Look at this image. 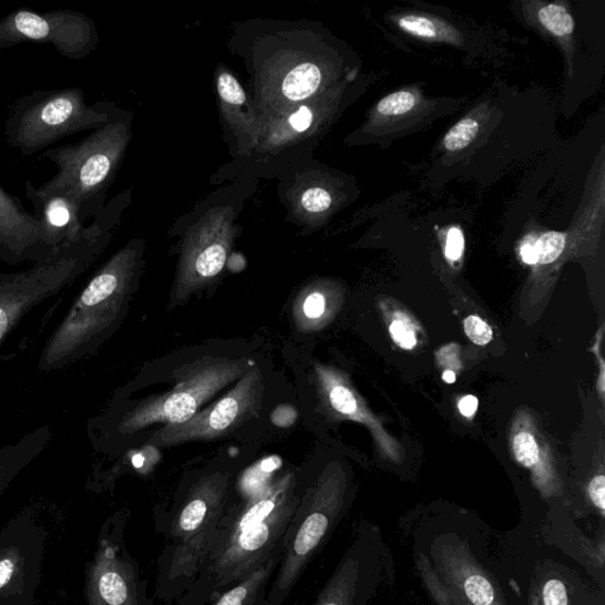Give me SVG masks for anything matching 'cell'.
Segmentation results:
<instances>
[{"label":"cell","instance_id":"obj_13","mask_svg":"<svg viewBox=\"0 0 605 605\" xmlns=\"http://www.w3.org/2000/svg\"><path fill=\"white\" fill-rule=\"evenodd\" d=\"M51 43L69 60H82L98 48L95 22L71 10L42 13L17 9L0 20V50L23 43Z\"/></svg>","mask_w":605,"mask_h":605},{"label":"cell","instance_id":"obj_21","mask_svg":"<svg viewBox=\"0 0 605 605\" xmlns=\"http://www.w3.org/2000/svg\"><path fill=\"white\" fill-rule=\"evenodd\" d=\"M283 547L266 561L255 573L227 589L207 605H270L268 588L280 563Z\"/></svg>","mask_w":605,"mask_h":605},{"label":"cell","instance_id":"obj_4","mask_svg":"<svg viewBox=\"0 0 605 605\" xmlns=\"http://www.w3.org/2000/svg\"><path fill=\"white\" fill-rule=\"evenodd\" d=\"M144 238H133L106 260L86 283L38 362L42 372L65 369L89 358L109 340L126 314L146 252Z\"/></svg>","mask_w":605,"mask_h":605},{"label":"cell","instance_id":"obj_35","mask_svg":"<svg viewBox=\"0 0 605 605\" xmlns=\"http://www.w3.org/2000/svg\"><path fill=\"white\" fill-rule=\"evenodd\" d=\"M465 238L462 235V230L459 227H452L449 230L447 248H444V254L451 262L460 259L462 253H464Z\"/></svg>","mask_w":605,"mask_h":605},{"label":"cell","instance_id":"obj_9","mask_svg":"<svg viewBox=\"0 0 605 605\" xmlns=\"http://www.w3.org/2000/svg\"><path fill=\"white\" fill-rule=\"evenodd\" d=\"M132 112L117 109L111 120L76 145L51 148L42 153L58 167V174L41 186L61 191L78 201L84 222L94 219L106 205L133 137Z\"/></svg>","mask_w":605,"mask_h":605},{"label":"cell","instance_id":"obj_38","mask_svg":"<svg viewBox=\"0 0 605 605\" xmlns=\"http://www.w3.org/2000/svg\"><path fill=\"white\" fill-rule=\"evenodd\" d=\"M478 409V399L473 396H468L459 402V411L462 416L471 418Z\"/></svg>","mask_w":605,"mask_h":605},{"label":"cell","instance_id":"obj_5","mask_svg":"<svg viewBox=\"0 0 605 605\" xmlns=\"http://www.w3.org/2000/svg\"><path fill=\"white\" fill-rule=\"evenodd\" d=\"M258 183L253 177L229 182L209 193L174 223L170 236L181 240L172 306L181 305L222 275L243 230L239 218L245 203L252 198Z\"/></svg>","mask_w":605,"mask_h":605},{"label":"cell","instance_id":"obj_32","mask_svg":"<svg viewBox=\"0 0 605 605\" xmlns=\"http://www.w3.org/2000/svg\"><path fill=\"white\" fill-rule=\"evenodd\" d=\"M465 332L470 340L478 346H486L492 341L493 334L484 320L478 316H470L465 320Z\"/></svg>","mask_w":605,"mask_h":605},{"label":"cell","instance_id":"obj_33","mask_svg":"<svg viewBox=\"0 0 605 605\" xmlns=\"http://www.w3.org/2000/svg\"><path fill=\"white\" fill-rule=\"evenodd\" d=\"M390 335L393 337V340L403 349H412L417 345V337L408 324L403 319H396L393 324L390 325Z\"/></svg>","mask_w":605,"mask_h":605},{"label":"cell","instance_id":"obj_11","mask_svg":"<svg viewBox=\"0 0 605 605\" xmlns=\"http://www.w3.org/2000/svg\"><path fill=\"white\" fill-rule=\"evenodd\" d=\"M298 503L284 540L280 563L270 585V605H283L329 540L343 511V488L330 470L301 485L297 478Z\"/></svg>","mask_w":605,"mask_h":605},{"label":"cell","instance_id":"obj_23","mask_svg":"<svg viewBox=\"0 0 605 605\" xmlns=\"http://www.w3.org/2000/svg\"><path fill=\"white\" fill-rule=\"evenodd\" d=\"M328 298L324 288L309 284L297 297L294 306V317L297 327L302 331H312L322 325L327 317Z\"/></svg>","mask_w":605,"mask_h":605},{"label":"cell","instance_id":"obj_27","mask_svg":"<svg viewBox=\"0 0 605 605\" xmlns=\"http://www.w3.org/2000/svg\"><path fill=\"white\" fill-rule=\"evenodd\" d=\"M418 98L408 91H400L383 98L377 105L376 113L381 117L404 115L414 110Z\"/></svg>","mask_w":605,"mask_h":605},{"label":"cell","instance_id":"obj_15","mask_svg":"<svg viewBox=\"0 0 605 605\" xmlns=\"http://www.w3.org/2000/svg\"><path fill=\"white\" fill-rule=\"evenodd\" d=\"M278 199L301 235L322 228L346 201L345 181L315 157L281 173Z\"/></svg>","mask_w":605,"mask_h":605},{"label":"cell","instance_id":"obj_29","mask_svg":"<svg viewBox=\"0 0 605 605\" xmlns=\"http://www.w3.org/2000/svg\"><path fill=\"white\" fill-rule=\"evenodd\" d=\"M535 243L539 263L551 264L557 260L564 252L566 245V235L562 233H550L541 236Z\"/></svg>","mask_w":605,"mask_h":605},{"label":"cell","instance_id":"obj_26","mask_svg":"<svg viewBox=\"0 0 605 605\" xmlns=\"http://www.w3.org/2000/svg\"><path fill=\"white\" fill-rule=\"evenodd\" d=\"M479 122L473 117L459 121L443 139V146L449 152H459L472 144L479 133Z\"/></svg>","mask_w":605,"mask_h":605},{"label":"cell","instance_id":"obj_31","mask_svg":"<svg viewBox=\"0 0 605 605\" xmlns=\"http://www.w3.org/2000/svg\"><path fill=\"white\" fill-rule=\"evenodd\" d=\"M465 592L474 605H490L494 598L493 586L483 576H471L465 583Z\"/></svg>","mask_w":605,"mask_h":605},{"label":"cell","instance_id":"obj_18","mask_svg":"<svg viewBox=\"0 0 605 605\" xmlns=\"http://www.w3.org/2000/svg\"><path fill=\"white\" fill-rule=\"evenodd\" d=\"M53 257L43 242L40 223L20 198L0 186V260L10 266L35 265Z\"/></svg>","mask_w":605,"mask_h":605},{"label":"cell","instance_id":"obj_7","mask_svg":"<svg viewBox=\"0 0 605 605\" xmlns=\"http://www.w3.org/2000/svg\"><path fill=\"white\" fill-rule=\"evenodd\" d=\"M350 79L299 104L289 113L262 121L260 137L253 154L243 162L223 165L211 177V183L218 185L239 177L271 180L312 158L319 142L345 110Z\"/></svg>","mask_w":605,"mask_h":605},{"label":"cell","instance_id":"obj_37","mask_svg":"<svg viewBox=\"0 0 605 605\" xmlns=\"http://www.w3.org/2000/svg\"><path fill=\"white\" fill-rule=\"evenodd\" d=\"M297 413L294 408L289 406H283L276 409L273 421L277 425L288 427L295 422Z\"/></svg>","mask_w":605,"mask_h":605},{"label":"cell","instance_id":"obj_14","mask_svg":"<svg viewBox=\"0 0 605 605\" xmlns=\"http://www.w3.org/2000/svg\"><path fill=\"white\" fill-rule=\"evenodd\" d=\"M264 377L256 366L217 403L183 423L166 424L148 440L153 447H174L192 441L215 440L257 418L264 397Z\"/></svg>","mask_w":605,"mask_h":605},{"label":"cell","instance_id":"obj_20","mask_svg":"<svg viewBox=\"0 0 605 605\" xmlns=\"http://www.w3.org/2000/svg\"><path fill=\"white\" fill-rule=\"evenodd\" d=\"M51 439V427L44 424L14 443L0 448V496L10 488L13 480L48 449Z\"/></svg>","mask_w":605,"mask_h":605},{"label":"cell","instance_id":"obj_10","mask_svg":"<svg viewBox=\"0 0 605 605\" xmlns=\"http://www.w3.org/2000/svg\"><path fill=\"white\" fill-rule=\"evenodd\" d=\"M117 109L114 102L89 104L76 86L33 92L13 103L6 122L7 141L30 156L66 136L102 127Z\"/></svg>","mask_w":605,"mask_h":605},{"label":"cell","instance_id":"obj_17","mask_svg":"<svg viewBox=\"0 0 605 605\" xmlns=\"http://www.w3.org/2000/svg\"><path fill=\"white\" fill-rule=\"evenodd\" d=\"M215 86L224 136L233 163L243 162L258 145L262 122L235 71L221 63L215 71Z\"/></svg>","mask_w":605,"mask_h":605},{"label":"cell","instance_id":"obj_25","mask_svg":"<svg viewBox=\"0 0 605 605\" xmlns=\"http://www.w3.org/2000/svg\"><path fill=\"white\" fill-rule=\"evenodd\" d=\"M281 465V460L278 457L266 458L258 462L253 469L248 470L244 475L245 495H250L263 491L266 486L273 483V474Z\"/></svg>","mask_w":605,"mask_h":605},{"label":"cell","instance_id":"obj_1","mask_svg":"<svg viewBox=\"0 0 605 605\" xmlns=\"http://www.w3.org/2000/svg\"><path fill=\"white\" fill-rule=\"evenodd\" d=\"M227 49L243 62L260 122L289 113L350 78L329 31L309 20L255 18L230 27Z\"/></svg>","mask_w":605,"mask_h":605},{"label":"cell","instance_id":"obj_16","mask_svg":"<svg viewBox=\"0 0 605 605\" xmlns=\"http://www.w3.org/2000/svg\"><path fill=\"white\" fill-rule=\"evenodd\" d=\"M45 543V531L25 515L0 532V605H33Z\"/></svg>","mask_w":605,"mask_h":605},{"label":"cell","instance_id":"obj_40","mask_svg":"<svg viewBox=\"0 0 605 605\" xmlns=\"http://www.w3.org/2000/svg\"><path fill=\"white\" fill-rule=\"evenodd\" d=\"M442 379L447 381L448 383H453L455 381V373L451 370L444 371Z\"/></svg>","mask_w":605,"mask_h":605},{"label":"cell","instance_id":"obj_34","mask_svg":"<svg viewBox=\"0 0 605 605\" xmlns=\"http://www.w3.org/2000/svg\"><path fill=\"white\" fill-rule=\"evenodd\" d=\"M545 605H567V594L565 585L558 580H551L544 586Z\"/></svg>","mask_w":605,"mask_h":605},{"label":"cell","instance_id":"obj_22","mask_svg":"<svg viewBox=\"0 0 605 605\" xmlns=\"http://www.w3.org/2000/svg\"><path fill=\"white\" fill-rule=\"evenodd\" d=\"M360 567L358 557L349 553L312 605H356L359 596Z\"/></svg>","mask_w":605,"mask_h":605},{"label":"cell","instance_id":"obj_28","mask_svg":"<svg viewBox=\"0 0 605 605\" xmlns=\"http://www.w3.org/2000/svg\"><path fill=\"white\" fill-rule=\"evenodd\" d=\"M399 27L404 32L423 40H439L443 38L442 29L430 18L408 14L399 18Z\"/></svg>","mask_w":605,"mask_h":605},{"label":"cell","instance_id":"obj_24","mask_svg":"<svg viewBox=\"0 0 605 605\" xmlns=\"http://www.w3.org/2000/svg\"><path fill=\"white\" fill-rule=\"evenodd\" d=\"M539 21L555 38H571L575 30V21L571 12L561 4H546L540 8Z\"/></svg>","mask_w":605,"mask_h":605},{"label":"cell","instance_id":"obj_8","mask_svg":"<svg viewBox=\"0 0 605 605\" xmlns=\"http://www.w3.org/2000/svg\"><path fill=\"white\" fill-rule=\"evenodd\" d=\"M256 366L252 359H199L184 367L165 393L141 401L120 416L89 420V438L96 449H101L119 437H131L154 423L186 422L199 412L205 402L228 384L239 381Z\"/></svg>","mask_w":605,"mask_h":605},{"label":"cell","instance_id":"obj_30","mask_svg":"<svg viewBox=\"0 0 605 605\" xmlns=\"http://www.w3.org/2000/svg\"><path fill=\"white\" fill-rule=\"evenodd\" d=\"M513 451L515 458L525 468H532L537 464L540 458L539 444L530 433H520L513 440Z\"/></svg>","mask_w":605,"mask_h":605},{"label":"cell","instance_id":"obj_36","mask_svg":"<svg viewBox=\"0 0 605 605\" xmlns=\"http://www.w3.org/2000/svg\"><path fill=\"white\" fill-rule=\"evenodd\" d=\"M589 494L593 503L601 510H605V478L598 475L593 479L589 485Z\"/></svg>","mask_w":605,"mask_h":605},{"label":"cell","instance_id":"obj_3","mask_svg":"<svg viewBox=\"0 0 605 605\" xmlns=\"http://www.w3.org/2000/svg\"><path fill=\"white\" fill-rule=\"evenodd\" d=\"M233 474L227 470L194 476L176 493L168 511H158L155 531L165 545L156 562L155 596L180 599L191 588L215 543L229 505Z\"/></svg>","mask_w":605,"mask_h":605},{"label":"cell","instance_id":"obj_12","mask_svg":"<svg viewBox=\"0 0 605 605\" xmlns=\"http://www.w3.org/2000/svg\"><path fill=\"white\" fill-rule=\"evenodd\" d=\"M129 511H120L101 527L94 560L88 566L86 605H154L148 581L127 548Z\"/></svg>","mask_w":605,"mask_h":605},{"label":"cell","instance_id":"obj_39","mask_svg":"<svg viewBox=\"0 0 605 605\" xmlns=\"http://www.w3.org/2000/svg\"><path fill=\"white\" fill-rule=\"evenodd\" d=\"M521 255L524 263L529 265H535L539 263V256L535 247V243H524L521 248Z\"/></svg>","mask_w":605,"mask_h":605},{"label":"cell","instance_id":"obj_2","mask_svg":"<svg viewBox=\"0 0 605 605\" xmlns=\"http://www.w3.org/2000/svg\"><path fill=\"white\" fill-rule=\"evenodd\" d=\"M228 505L197 580L176 605H207L250 576L284 545L298 503L297 476L288 472L263 491Z\"/></svg>","mask_w":605,"mask_h":605},{"label":"cell","instance_id":"obj_6","mask_svg":"<svg viewBox=\"0 0 605 605\" xmlns=\"http://www.w3.org/2000/svg\"><path fill=\"white\" fill-rule=\"evenodd\" d=\"M133 188L106 203L81 236L52 259L30 269L0 275V347L35 307L74 284L109 247L132 204Z\"/></svg>","mask_w":605,"mask_h":605},{"label":"cell","instance_id":"obj_19","mask_svg":"<svg viewBox=\"0 0 605 605\" xmlns=\"http://www.w3.org/2000/svg\"><path fill=\"white\" fill-rule=\"evenodd\" d=\"M27 198L33 206L35 221L40 223L43 242L52 256L74 243L85 227L80 204L61 191H45L25 183Z\"/></svg>","mask_w":605,"mask_h":605}]
</instances>
